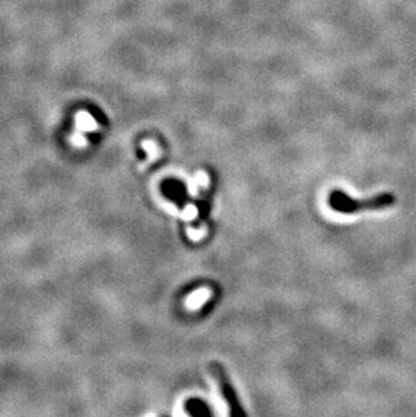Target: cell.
I'll return each instance as SVG.
<instances>
[{"label": "cell", "instance_id": "1", "mask_svg": "<svg viewBox=\"0 0 416 417\" xmlns=\"http://www.w3.org/2000/svg\"><path fill=\"white\" fill-rule=\"evenodd\" d=\"M328 203L331 208L340 213H357L361 211H380V209L389 208L395 206L396 197L395 195L385 192L369 199L359 200L347 196L342 190H334L328 197Z\"/></svg>", "mask_w": 416, "mask_h": 417}, {"label": "cell", "instance_id": "2", "mask_svg": "<svg viewBox=\"0 0 416 417\" xmlns=\"http://www.w3.org/2000/svg\"><path fill=\"white\" fill-rule=\"evenodd\" d=\"M209 372H211L212 377L216 379V382H218L222 397L225 398V401L228 405L230 415H233V416H246V412L244 411L241 402H240V398H238V395H237L234 386L231 385V382L228 379L225 367L218 362H212L209 365Z\"/></svg>", "mask_w": 416, "mask_h": 417}, {"label": "cell", "instance_id": "3", "mask_svg": "<svg viewBox=\"0 0 416 417\" xmlns=\"http://www.w3.org/2000/svg\"><path fill=\"white\" fill-rule=\"evenodd\" d=\"M76 132L78 133H90L97 129V123L94 116L87 111H80L76 114Z\"/></svg>", "mask_w": 416, "mask_h": 417}]
</instances>
